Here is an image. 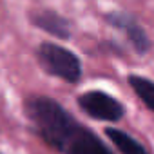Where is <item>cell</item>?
<instances>
[{
  "mask_svg": "<svg viewBox=\"0 0 154 154\" xmlns=\"http://www.w3.org/2000/svg\"><path fill=\"white\" fill-rule=\"evenodd\" d=\"M31 20L35 22L36 27L47 31L49 35H54L58 38H69L71 29L65 18H62L60 15L53 13V11H38L31 15Z\"/></svg>",
  "mask_w": 154,
  "mask_h": 154,
  "instance_id": "cell-5",
  "label": "cell"
},
{
  "mask_svg": "<svg viewBox=\"0 0 154 154\" xmlns=\"http://www.w3.org/2000/svg\"><path fill=\"white\" fill-rule=\"evenodd\" d=\"M38 58L45 71L58 78H63L65 82H76L82 74L78 56L56 44H42L38 49Z\"/></svg>",
  "mask_w": 154,
  "mask_h": 154,
  "instance_id": "cell-2",
  "label": "cell"
},
{
  "mask_svg": "<svg viewBox=\"0 0 154 154\" xmlns=\"http://www.w3.org/2000/svg\"><path fill=\"white\" fill-rule=\"evenodd\" d=\"M78 103L89 116H93L96 120L116 122L123 116V105L102 91H91V93L82 94Z\"/></svg>",
  "mask_w": 154,
  "mask_h": 154,
  "instance_id": "cell-3",
  "label": "cell"
},
{
  "mask_svg": "<svg viewBox=\"0 0 154 154\" xmlns=\"http://www.w3.org/2000/svg\"><path fill=\"white\" fill-rule=\"evenodd\" d=\"M129 84L138 93L141 102L154 111V82L149 78H143V76H129Z\"/></svg>",
  "mask_w": 154,
  "mask_h": 154,
  "instance_id": "cell-7",
  "label": "cell"
},
{
  "mask_svg": "<svg viewBox=\"0 0 154 154\" xmlns=\"http://www.w3.org/2000/svg\"><path fill=\"white\" fill-rule=\"evenodd\" d=\"M26 109L42 138L56 149L63 150L74 131L78 129V123L72 120V116L60 103L47 96L29 98Z\"/></svg>",
  "mask_w": 154,
  "mask_h": 154,
  "instance_id": "cell-1",
  "label": "cell"
},
{
  "mask_svg": "<svg viewBox=\"0 0 154 154\" xmlns=\"http://www.w3.org/2000/svg\"><path fill=\"white\" fill-rule=\"evenodd\" d=\"M116 20H120V17H118ZM120 22H122V20H120ZM122 24H125L127 35H129L131 42L134 44V47H136L138 51H145V49L149 47V40H147V36L143 35V31H141L136 24H132V22H122Z\"/></svg>",
  "mask_w": 154,
  "mask_h": 154,
  "instance_id": "cell-8",
  "label": "cell"
},
{
  "mask_svg": "<svg viewBox=\"0 0 154 154\" xmlns=\"http://www.w3.org/2000/svg\"><path fill=\"white\" fill-rule=\"evenodd\" d=\"M105 132H107V136L111 138V141L118 147V150H120L122 154H147V150H145L132 136L125 134L123 131L109 127Z\"/></svg>",
  "mask_w": 154,
  "mask_h": 154,
  "instance_id": "cell-6",
  "label": "cell"
},
{
  "mask_svg": "<svg viewBox=\"0 0 154 154\" xmlns=\"http://www.w3.org/2000/svg\"><path fill=\"white\" fill-rule=\"evenodd\" d=\"M63 150L67 154H112L98 140L96 134H93L91 131H87V129H84L80 125L74 131V134L71 136V140L67 141Z\"/></svg>",
  "mask_w": 154,
  "mask_h": 154,
  "instance_id": "cell-4",
  "label": "cell"
}]
</instances>
